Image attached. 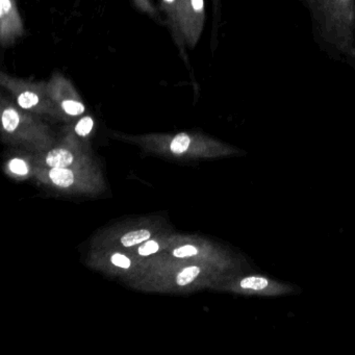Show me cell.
<instances>
[{
  "label": "cell",
  "instance_id": "1",
  "mask_svg": "<svg viewBox=\"0 0 355 355\" xmlns=\"http://www.w3.org/2000/svg\"><path fill=\"white\" fill-rule=\"evenodd\" d=\"M313 38L336 61L355 63V0H301Z\"/></svg>",
  "mask_w": 355,
  "mask_h": 355
},
{
  "label": "cell",
  "instance_id": "2",
  "mask_svg": "<svg viewBox=\"0 0 355 355\" xmlns=\"http://www.w3.org/2000/svg\"><path fill=\"white\" fill-rule=\"evenodd\" d=\"M0 86L15 98L17 105L37 113H60L49 96L47 83L13 78L0 72Z\"/></svg>",
  "mask_w": 355,
  "mask_h": 355
},
{
  "label": "cell",
  "instance_id": "3",
  "mask_svg": "<svg viewBox=\"0 0 355 355\" xmlns=\"http://www.w3.org/2000/svg\"><path fill=\"white\" fill-rule=\"evenodd\" d=\"M47 88L58 111L71 117L83 115L86 112V107L76 87L63 74H53L47 82Z\"/></svg>",
  "mask_w": 355,
  "mask_h": 355
},
{
  "label": "cell",
  "instance_id": "4",
  "mask_svg": "<svg viewBox=\"0 0 355 355\" xmlns=\"http://www.w3.org/2000/svg\"><path fill=\"white\" fill-rule=\"evenodd\" d=\"M205 22V0H180L178 24L184 42L194 49L202 35Z\"/></svg>",
  "mask_w": 355,
  "mask_h": 355
},
{
  "label": "cell",
  "instance_id": "5",
  "mask_svg": "<svg viewBox=\"0 0 355 355\" xmlns=\"http://www.w3.org/2000/svg\"><path fill=\"white\" fill-rule=\"evenodd\" d=\"M232 288L247 295L259 297H279L295 292V286L274 279L269 276L254 274L243 276L232 284Z\"/></svg>",
  "mask_w": 355,
  "mask_h": 355
},
{
  "label": "cell",
  "instance_id": "6",
  "mask_svg": "<svg viewBox=\"0 0 355 355\" xmlns=\"http://www.w3.org/2000/svg\"><path fill=\"white\" fill-rule=\"evenodd\" d=\"M24 33V21L15 0H0V43L3 47L15 44Z\"/></svg>",
  "mask_w": 355,
  "mask_h": 355
},
{
  "label": "cell",
  "instance_id": "7",
  "mask_svg": "<svg viewBox=\"0 0 355 355\" xmlns=\"http://www.w3.org/2000/svg\"><path fill=\"white\" fill-rule=\"evenodd\" d=\"M178 1L180 0H162V9L167 16L168 24H169L176 45H178L184 61L187 62L188 58L184 51L186 42H184V37L180 32V24H178Z\"/></svg>",
  "mask_w": 355,
  "mask_h": 355
},
{
  "label": "cell",
  "instance_id": "8",
  "mask_svg": "<svg viewBox=\"0 0 355 355\" xmlns=\"http://www.w3.org/2000/svg\"><path fill=\"white\" fill-rule=\"evenodd\" d=\"M73 162V155L66 148H55L49 151L46 164L51 168H67Z\"/></svg>",
  "mask_w": 355,
  "mask_h": 355
},
{
  "label": "cell",
  "instance_id": "9",
  "mask_svg": "<svg viewBox=\"0 0 355 355\" xmlns=\"http://www.w3.org/2000/svg\"><path fill=\"white\" fill-rule=\"evenodd\" d=\"M49 178L57 186L62 188H68L74 182L73 173L67 168H53L49 172Z\"/></svg>",
  "mask_w": 355,
  "mask_h": 355
},
{
  "label": "cell",
  "instance_id": "10",
  "mask_svg": "<svg viewBox=\"0 0 355 355\" xmlns=\"http://www.w3.org/2000/svg\"><path fill=\"white\" fill-rule=\"evenodd\" d=\"M192 143V138L189 135L182 132V134L176 135L170 143V150L174 155H182L188 150L189 147Z\"/></svg>",
  "mask_w": 355,
  "mask_h": 355
},
{
  "label": "cell",
  "instance_id": "11",
  "mask_svg": "<svg viewBox=\"0 0 355 355\" xmlns=\"http://www.w3.org/2000/svg\"><path fill=\"white\" fill-rule=\"evenodd\" d=\"M149 238H150V232L148 230H136V232H128L125 236H122L121 242L124 246L132 247L148 240Z\"/></svg>",
  "mask_w": 355,
  "mask_h": 355
},
{
  "label": "cell",
  "instance_id": "12",
  "mask_svg": "<svg viewBox=\"0 0 355 355\" xmlns=\"http://www.w3.org/2000/svg\"><path fill=\"white\" fill-rule=\"evenodd\" d=\"M200 273V269L198 267H188L182 270L176 278V282L180 286H187L191 284L197 276Z\"/></svg>",
  "mask_w": 355,
  "mask_h": 355
},
{
  "label": "cell",
  "instance_id": "13",
  "mask_svg": "<svg viewBox=\"0 0 355 355\" xmlns=\"http://www.w3.org/2000/svg\"><path fill=\"white\" fill-rule=\"evenodd\" d=\"M93 126H94V121H93L92 118L87 116V117L83 118L78 122L76 126V132L80 137L88 136L92 130Z\"/></svg>",
  "mask_w": 355,
  "mask_h": 355
},
{
  "label": "cell",
  "instance_id": "14",
  "mask_svg": "<svg viewBox=\"0 0 355 355\" xmlns=\"http://www.w3.org/2000/svg\"><path fill=\"white\" fill-rule=\"evenodd\" d=\"M214 22H213V38L214 43L216 42L218 28H219L220 18H221V0H213Z\"/></svg>",
  "mask_w": 355,
  "mask_h": 355
},
{
  "label": "cell",
  "instance_id": "15",
  "mask_svg": "<svg viewBox=\"0 0 355 355\" xmlns=\"http://www.w3.org/2000/svg\"><path fill=\"white\" fill-rule=\"evenodd\" d=\"M137 7L140 11L153 16V17H157V12L155 8L151 3V0H135Z\"/></svg>",
  "mask_w": 355,
  "mask_h": 355
},
{
  "label": "cell",
  "instance_id": "16",
  "mask_svg": "<svg viewBox=\"0 0 355 355\" xmlns=\"http://www.w3.org/2000/svg\"><path fill=\"white\" fill-rule=\"evenodd\" d=\"M10 169L13 173L19 174V175H26L28 172V166L20 159H12L10 162Z\"/></svg>",
  "mask_w": 355,
  "mask_h": 355
},
{
  "label": "cell",
  "instance_id": "17",
  "mask_svg": "<svg viewBox=\"0 0 355 355\" xmlns=\"http://www.w3.org/2000/svg\"><path fill=\"white\" fill-rule=\"evenodd\" d=\"M159 246L155 241H148V242L143 244L142 246L139 247V253L142 257H147V255L153 254V253L159 251Z\"/></svg>",
  "mask_w": 355,
  "mask_h": 355
},
{
  "label": "cell",
  "instance_id": "18",
  "mask_svg": "<svg viewBox=\"0 0 355 355\" xmlns=\"http://www.w3.org/2000/svg\"><path fill=\"white\" fill-rule=\"evenodd\" d=\"M197 253H198V250L194 246H191V245L180 247V248L175 249L173 251V254L175 257H194Z\"/></svg>",
  "mask_w": 355,
  "mask_h": 355
},
{
  "label": "cell",
  "instance_id": "19",
  "mask_svg": "<svg viewBox=\"0 0 355 355\" xmlns=\"http://www.w3.org/2000/svg\"><path fill=\"white\" fill-rule=\"evenodd\" d=\"M112 263L114 265L117 266V267L123 268V269H128L130 267V261L128 257H124V255L119 254V253H116L112 257Z\"/></svg>",
  "mask_w": 355,
  "mask_h": 355
},
{
  "label": "cell",
  "instance_id": "20",
  "mask_svg": "<svg viewBox=\"0 0 355 355\" xmlns=\"http://www.w3.org/2000/svg\"><path fill=\"white\" fill-rule=\"evenodd\" d=\"M351 66H352V67L354 68L355 70V63L351 64Z\"/></svg>",
  "mask_w": 355,
  "mask_h": 355
}]
</instances>
